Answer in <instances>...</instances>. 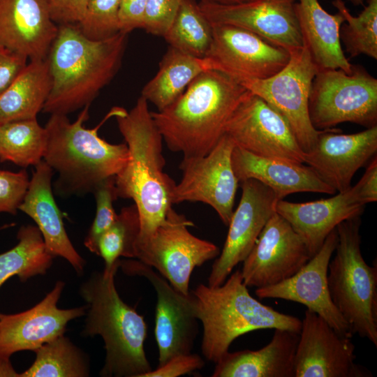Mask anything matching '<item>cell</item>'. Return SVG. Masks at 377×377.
Masks as SVG:
<instances>
[{
    "label": "cell",
    "instance_id": "cell-45",
    "mask_svg": "<svg viewBox=\"0 0 377 377\" xmlns=\"http://www.w3.org/2000/svg\"><path fill=\"white\" fill-rule=\"evenodd\" d=\"M0 377H20L13 368L10 357L0 356Z\"/></svg>",
    "mask_w": 377,
    "mask_h": 377
},
{
    "label": "cell",
    "instance_id": "cell-17",
    "mask_svg": "<svg viewBox=\"0 0 377 377\" xmlns=\"http://www.w3.org/2000/svg\"><path fill=\"white\" fill-rule=\"evenodd\" d=\"M212 40L206 55L216 69L236 77L265 79L288 64L290 52L246 29L212 24Z\"/></svg>",
    "mask_w": 377,
    "mask_h": 377
},
{
    "label": "cell",
    "instance_id": "cell-2",
    "mask_svg": "<svg viewBox=\"0 0 377 377\" xmlns=\"http://www.w3.org/2000/svg\"><path fill=\"white\" fill-rule=\"evenodd\" d=\"M114 117L129 154L126 164L114 177L116 193L118 198L133 200L140 221L138 240H142L163 223L172 207L171 193L176 183L164 172L163 140L147 100L140 96L130 111L117 107Z\"/></svg>",
    "mask_w": 377,
    "mask_h": 377
},
{
    "label": "cell",
    "instance_id": "cell-5",
    "mask_svg": "<svg viewBox=\"0 0 377 377\" xmlns=\"http://www.w3.org/2000/svg\"><path fill=\"white\" fill-rule=\"evenodd\" d=\"M119 267L93 273L81 285L80 295L87 303L82 334L99 335L103 340L105 358L101 376L142 377L152 369L144 348L147 325L117 293L114 276Z\"/></svg>",
    "mask_w": 377,
    "mask_h": 377
},
{
    "label": "cell",
    "instance_id": "cell-15",
    "mask_svg": "<svg viewBox=\"0 0 377 377\" xmlns=\"http://www.w3.org/2000/svg\"><path fill=\"white\" fill-rule=\"evenodd\" d=\"M311 258L302 237L275 212L243 261L244 283L256 288L276 284L296 274Z\"/></svg>",
    "mask_w": 377,
    "mask_h": 377
},
{
    "label": "cell",
    "instance_id": "cell-1",
    "mask_svg": "<svg viewBox=\"0 0 377 377\" xmlns=\"http://www.w3.org/2000/svg\"><path fill=\"white\" fill-rule=\"evenodd\" d=\"M249 91L219 69L198 75L182 94L162 110L151 112L163 142L183 157L209 154L224 134L230 117Z\"/></svg>",
    "mask_w": 377,
    "mask_h": 377
},
{
    "label": "cell",
    "instance_id": "cell-9",
    "mask_svg": "<svg viewBox=\"0 0 377 377\" xmlns=\"http://www.w3.org/2000/svg\"><path fill=\"white\" fill-rule=\"evenodd\" d=\"M193 226L171 207L163 223L135 244V258L155 268L175 289L185 295L190 292L193 269L220 253L216 245L188 230V227Z\"/></svg>",
    "mask_w": 377,
    "mask_h": 377
},
{
    "label": "cell",
    "instance_id": "cell-6",
    "mask_svg": "<svg viewBox=\"0 0 377 377\" xmlns=\"http://www.w3.org/2000/svg\"><path fill=\"white\" fill-rule=\"evenodd\" d=\"M220 286L199 284L191 290L195 315L202 325V353L216 363L231 343L248 332L281 329L300 334L302 320L265 305L253 297L237 269Z\"/></svg>",
    "mask_w": 377,
    "mask_h": 377
},
{
    "label": "cell",
    "instance_id": "cell-11",
    "mask_svg": "<svg viewBox=\"0 0 377 377\" xmlns=\"http://www.w3.org/2000/svg\"><path fill=\"white\" fill-rule=\"evenodd\" d=\"M235 147L232 140L223 134L207 155L183 157L179 165L182 178L171 193L172 205L203 202L212 207L228 226L239 183L232 165Z\"/></svg>",
    "mask_w": 377,
    "mask_h": 377
},
{
    "label": "cell",
    "instance_id": "cell-13",
    "mask_svg": "<svg viewBox=\"0 0 377 377\" xmlns=\"http://www.w3.org/2000/svg\"><path fill=\"white\" fill-rule=\"evenodd\" d=\"M119 267L128 275L146 278L157 297L155 338L158 348V366L171 358L191 353L198 333L194 297L176 289L152 267L137 260H119Z\"/></svg>",
    "mask_w": 377,
    "mask_h": 377
},
{
    "label": "cell",
    "instance_id": "cell-41",
    "mask_svg": "<svg viewBox=\"0 0 377 377\" xmlns=\"http://www.w3.org/2000/svg\"><path fill=\"white\" fill-rule=\"evenodd\" d=\"M89 0H47L52 18L57 24H79Z\"/></svg>",
    "mask_w": 377,
    "mask_h": 377
},
{
    "label": "cell",
    "instance_id": "cell-39",
    "mask_svg": "<svg viewBox=\"0 0 377 377\" xmlns=\"http://www.w3.org/2000/svg\"><path fill=\"white\" fill-rule=\"evenodd\" d=\"M25 170H0V213L16 214L29 184Z\"/></svg>",
    "mask_w": 377,
    "mask_h": 377
},
{
    "label": "cell",
    "instance_id": "cell-38",
    "mask_svg": "<svg viewBox=\"0 0 377 377\" xmlns=\"http://www.w3.org/2000/svg\"><path fill=\"white\" fill-rule=\"evenodd\" d=\"M182 0H147L142 29L163 37L172 24Z\"/></svg>",
    "mask_w": 377,
    "mask_h": 377
},
{
    "label": "cell",
    "instance_id": "cell-3",
    "mask_svg": "<svg viewBox=\"0 0 377 377\" xmlns=\"http://www.w3.org/2000/svg\"><path fill=\"white\" fill-rule=\"evenodd\" d=\"M127 39L128 34L119 31L92 40L77 24L59 25L47 57L52 89L42 111L67 115L90 105L118 71Z\"/></svg>",
    "mask_w": 377,
    "mask_h": 377
},
{
    "label": "cell",
    "instance_id": "cell-35",
    "mask_svg": "<svg viewBox=\"0 0 377 377\" xmlns=\"http://www.w3.org/2000/svg\"><path fill=\"white\" fill-rule=\"evenodd\" d=\"M140 230V216L135 204L123 207L114 223L100 237L97 255L105 271L119 266V257L135 258V244Z\"/></svg>",
    "mask_w": 377,
    "mask_h": 377
},
{
    "label": "cell",
    "instance_id": "cell-40",
    "mask_svg": "<svg viewBox=\"0 0 377 377\" xmlns=\"http://www.w3.org/2000/svg\"><path fill=\"white\" fill-rule=\"evenodd\" d=\"M204 364L203 360L197 354L179 355L156 369H152L142 377H177L200 369Z\"/></svg>",
    "mask_w": 377,
    "mask_h": 377
},
{
    "label": "cell",
    "instance_id": "cell-10",
    "mask_svg": "<svg viewBox=\"0 0 377 377\" xmlns=\"http://www.w3.org/2000/svg\"><path fill=\"white\" fill-rule=\"evenodd\" d=\"M289 52L288 64L272 77H235L286 120L299 145L307 153L315 145L320 132L313 126L309 113L311 84L318 68L304 45Z\"/></svg>",
    "mask_w": 377,
    "mask_h": 377
},
{
    "label": "cell",
    "instance_id": "cell-37",
    "mask_svg": "<svg viewBox=\"0 0 377 377\" xmlns=\"http://www.w3.org/2000/svg\"><path fill=\"white\" fill-rule=\"evenodd\" d=\"M93 193L96 203V215L84 244L90 252L97 255V245L100 237L114 223L118 214L113 206V202L118 198L114 177L104 180Z\"/></svg>",
    "mask_w": 377,
    "mask_h": 377
},
{
    "label": "cell",
    "instance_id": "cell-16",
    "mask_svg": "<svg viewBox=\"0 0 377 377\" xmlns=\"http://www.w3.org/2000/svg\"><path fill=\"white\" fill-rule=\"evenodd\" d=\"M240 183L242 197L228 224L222 251L212 265L207 284L210 287L221 285L246 258L280 200L271 188L256 179Z\"/></svg>",
    "mask_w": 377,
    "mask_h": 377
},
{
    "label": "cell",
    "instance_id": "cell-4",
    "mask_svg": "<svg viewBox=\"0 0 377 377\" xmlns=\"http://www.w3.org/2000/svg\"><path fill=\"white\" fill-rule=\"evenodd\" d=\"M89 105L83 108L77 119L52 114L45 128L47 140L43 161L59 175L56 190L62 194L94 193L104 180L115 177L128 158L126 143L112 144L98 135L105 121L114 117L113 108L94 128H87Z\"/></svg>",
    "mask_w": 377,
    "mask_h": 377
},
{
    "label": "cell",
    "instance_id": "cell-43",
    "mask_svg": "<svg viewBox=\"0 0 377 377\" xmlns=\"http://www.w3.org/2000/svg\"><path fill=\"white\" fill-rule=\"evenodd\" d=\"M28 59L0 46V95L25 67Z\"/></svg>",
    "mask_w": 377,
    "mask_h": 377
},
{
    "label": "cell",
    "instance_id": "cell-24",
    "mask_svg": "<svg viewBox=\"0 0 377 377\" xmlns=\"http://www.w3.org/2000/svg\"><path fill=\"white\" fill-rule=\"evenodd\" d=\"M52 169L43 160L35 166L28 188L19 206L37 225L45 246L54 256L66 259L78 274L85 265L71 243L65 229L63 216L53 195Z\"/></svg>",
    "mask_w": 377,
    "mask_h": 377
},
{
    "label": "cell",
    "instance_id": "cell-7",
    "mask_svg": "<svg viewBox=\"0 0 377 377\" xmlns=\"http://www.w3.org/2000/svg\"><path fill=\"white\" fill-rule=\"evenodd\" d=\"M360 216L340 223L338 242L327 270L332 302L350 327L377 346V266L364 260L360 249Z\"/></svg>",
    "mask_w": 377,
    "mask_h": 377
},
{
    "label": "cell",
    "instance_id": "cell-47",
    "mask_svg": "<svg viewBox=\"0 0 377 377\" xmlns=\"http://www.w3.org/2000/svg\"><path fill=\"white\" fill-rule=\"evenodd\" d=\"M351 3L355 6H362L365 0H348Z\"/></svg>",
    "mask_w": 377,
    "mask_h": 377
},
{
    "label": "cell",
    "instance_id": "cell-46",
    "mask_svg": "<svg viewBox=\"0 0 377 377\" xmlns=\"http://www.w3.org/2000/svg\"><path fill=\"white\" fill-rule=\"evenodd\" d=\"M247 1L249 0H200V2H205L221 5H232L241 3Z\"/></svg>",
    "mask_w": 377,
    "mask_h": 377
},
{
    "label": "cell",
    "instance_id": "cell-21",
    "mask_svg": "<svg viewBox=\"0 0 377 377\" xmlns=\"http://www.w3.org/2000/svg\"><path fill=\"white\" fill-rule=\"evenodd\" d=\"M335 128L322 130L305 162L319 177L339 193L348 190L355 172L377 151V126L352 133Z\"/></svg>",
    "mask_w": 377,
    "mask_h": 377
},
{
    "label": "cell",
    "instance_id": "cell-42",
    "mask_svg": "<svg viewBox=\"0 0 377 377\" xmlns=\"http://www.w3.org/2000/svg\"><path fill=\"white\" fill-rule=\"evenodd\" d=\"M147 0H121L118 13L119 31L128 34L142 28Z\"/></svg>",
    "mask_w": 377,
    "mask_h": 377
},
{
    "label": "cell",
    "instance_id": "cell-31",
    "mask_svg": "<svg viewBox=\"0 0 377 377\" xmlns=\"http://www.w3.org/2000/svg\"><path fill=\"white\" fill-rule=\"evenodd\" d=\"M47 131L36 119L0 124V161L36 166L43 160Z\"/></svg>",
    "mask_w": 377,
    "mask_h": 377
},
{
    "label": "cell",
    "instance_id": "cell-32",
    "mask_svg": "<svg viewBox=\"0 0 377 377\" xmlns=\"http://www.w3.org/2000/svg\"><path fill=\"white\" fill-rule=\"evenodd\" d=\"M33 364L20 377H86L88 358L64 334L43 344L36 351Z\"/></svg>",
    "mask_w": 377,
    "mask_h": 377
},
{
    "label": "cell",
    "instance_id": "cell-28",
    "mask_svg": "<svg viewBox=\"0 0 377 377\" xmlns=\"http://www.w3.org/2000/svg\"><path fill=\"white\" fill-rule=\"evenodd\" d=\"M52 89L47 58L30 60L0 95V124L36 119Z\"/></svg>",
    "mask_w": 377,
    "mask_h": 377
},
{
    "label": "cell",
    "instance_id": "cell-25",
    "mask_svg": "<svg viewBox=\"0 0 377 377\" xmlns=\"http://www.w3.org/2000/svg\"><path fill=\"white\" fill-rule=\"evenodd\" d=\"M303 164L257 156L237 147L232 153L239 182L256 179L271 188L279 200L298 192L336 193L310 166Z\"/></svg>",
    "mask_w": 377,
    "mask_h": 377
},
{
    "label": "cell",
    "instance_id": "cell-27",
    "mask_svg": "<svg viewBox=\"0 0 377 377\" xmlns=\"http://www.w3.org/2000/svg\"><path fill=\"white\" fill-rule=\"evenodd\" d=\"M295 11L304 45L320 69H341L352 71L351 64L342 50L339 30L344 22L338 12L327 13L318 0H298Z\"/></svg>",
    "mask_w": 377,
    "mask_h": 377
},
{
    "label": "cell",
    "instance_id": "cell-12",
    "mask_svg": "<svg viewBox=\"0 0 377 377\" xmlns=\"http://www.w3.org/2000/svg\"><path fill=\"white\" fill-rule=\"evenodd\" d=\"M235 147L257 156L304 163L305 153L286 120L250 91L237 106L224 130Z\"/></svg>",
    "mask_w": 377,
    "mask_h": 377
},
{
    "label": "cell",
    "instance_id": "cell-30",
    "mask_svg": "<svg viewBox=\"0 0 377 377\" xmlns=\"http://www.w3.org/2000/svg\"><path fill=\"white\" fill-rule=\"evenodd\" d=\"M17 238L13 248L0 254V287L13 276L26 281L45 274L52 264L54 257L47 249L37 226H22Z\"/></svg>",
    "mask_w": 377,
    "mask_h": 377
},
{
    "label": "cell",
    "instance_id": "cell-14",
    "mask_svg": "<svg viewBox=\"0 0 377 377\" xmlns=\"http://www.w3.org/2000/svg\"><path fill=\"white\" fill-rule=\"evenodd\" d=\"M351 338L306 309L295 354V377L372 376L367 369L355 363Z\"/></svg>",
    "mask_w": 377,
    "mask_h": 377
},
{
    "label": "cell",
    "instance_id": "cell-33",
    "mask_svg": "<svg viewBox=\"0 0 377 377\" xmlns=\"http://www.w3.org/2000/svg\"><path fill=\"white\" fill-rule=\"evenodd\" d=\"M163 38L172 47L205 58L212 40V25L194 0H182L176 17Z\"/></svg>",
    "mask_w": 377,
    "mask_h": 377
},
{
    "label": "cell",
    "instance_id": "cell-29",
    "mask_svg": "<svg viewBox=\"0 0 377 377\" xmlns=\"http://www.w3.org/2000/svg\"><path fill=\"white\" fill-rule=\"evenodd\" d=\"M216 69L209 59L198 58L169 46L156 74L142 88L141 96L160 111L172 103L201 73Z\"/></svg>",
    "mask_w": 377,
    "mask_h": 377
},
{
    "label": "cell",
    "instance_id": "cell-34",
    "mask_svg": "<svg viewBox=\"0 0 377 377\" xmlns=\"http://www.w3.org/2000/svg\"><path fill=\"white\" fill-rule=\"evenodd\" d=\"M332 5L344 18L339 38L350 57L364 54L377 59V0H367L357 17L351 15L343 0H334Z\"/></svg>",
    "mask_w": 377,
    "mask_h": 377
},
{
    "label": "cell",
    "instance_id": "cell-23",
    "mask_svg": "<svg viewBox=\"0 0 377 377\" xmlns=\"http://www.w3.org/2000/svg\"><path fill=\"white\" fill-rule=\"evenodd\" d=\"M365 205L354 185L326 199L306 202L280 200L276 205V212L302 237L312 257L340 223L360 216Z\"/></svg>",
    "mask_w": 377,
    "mask_h": 377
},
{
    "label": "cell",
    "instance_id": "cell-26",
    "mask_svg": "<svg viewBox=\"0 0 377 377\" xmlns=\"http://www.w3.org/2000/svg\"><path fill=\"white\" fill-rule=\"evenodd\" d=\"M300 334L274 329L270 342L256 350L228 351L215 364L212 377H295Z\"/></svg>",
    "mask_w": 377,
    "mask_h": 377
},
{
    "label": "cell",
    "instance_id": "cell-36",
    "mask_svg": "<svg viewBox=\"0 0 377 377\" xmlns=\"http://www.w3.org/2000/svg\"><path fill=\"white\" fill-rule=\"evenodd\" d=\"M121 0H89L82 20V32L92 40L109 38L119 31L118 13Z\"/></svg>",
    "mask_w": 377,
    "mask_h": 377
},
{
    "label": "cell",
    "instance_id": "cell-19",
    "mask_svg": "<svg viewBox=\"0 0 377 377\" xmlns=\"http://www.w3.org/2000/svg\"><path fill=\"white\" fill-rule=\"evenodd\" d=\"M337 242L335 228L296 274L276 284L256 288V295L259 299L276 298L304 304L339 334L352 337L349 325L332 302L327 284L328 265Z\"/></svg>",
    "mask_w": 377,
    "mask_h": 377
},
{
    "label": "cell",
    "instance_id": "cell-44",
    "mask_svg": "<svg viewBox=\"0 0 377 377\" xmlns=\"http://www.w3.org/2000/svg\"><path fill=\"white\" fill-rule=\"evenodd\" d=\"M364 204L377 200V159L376 156L367 166L363 176L355 185Z\"/></svg>",
    "mask_w": 377,
    "mask_h": 377
},
{
    "label": "cell",
    "instance_id": "cell-8",
    "mask_svg": "<svg viewBox=\"0 0 377 377\" xmlns=\"http://www.w3.org/2000/svg\"><path fill=\"white\" fill-rule=\"evenodd\" d=\"M309 113L318 131L344 122L377 126V79L363 67L353 65L350 73L320 69L311 84Z\"/></svg>",
    "mask_w": 377,
    "mask_h": 377
},
{
    "label": "cell",
    "instance_id": "cell-22",
    "mask_svg": "<svg viewBox=\"0 0 377 377\" xmlns=\"http://www.w3.org/2000/svg\"><path fill=\"white\" fill-rule=\"evenodd\" d=\"M59 25L47 0H0V46L30 60L46 59Z\"/></svg>",
    "mask_w": 377,
    "mask_h": 377
},
{
    "label": "cell",
    "instance_id": "cell-20",
    "mask_svg": "<svg viewBox=\"0 0 377 377\" xmlns=\"http://www.w3.org/2000/svg\"><path fill=\"white\" fill-rule=\"evenodd\" d=\"M65 283L59 281L31 309L14 314L0 313V356L10 357L22 350L36 351L64 334L68 323L84 316L86 306L57 307Z\"/></svg>",
    "mask_w": 377,
    "mask_h": 377
},
{
    "label": "cell",
    "instance_id": "cell-18",
    "mask_svg": "<svg viewBox=\"0 0 377 377\" xmlns=\"http://www.w3.org/2000/svg\"><path fill=\"white\" fill-rule=\"evenodd\" d=\"M295 0H249L221 5L199 2L212 24H229L250 31L288 52L304 46L295 11Z\"/></svg>",
    "mask_w": 377,
    "mask_h": 377
}]
</instances>
